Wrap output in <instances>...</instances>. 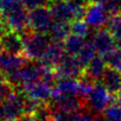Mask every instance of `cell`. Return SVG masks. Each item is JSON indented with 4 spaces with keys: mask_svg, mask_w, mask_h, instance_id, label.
I'll list each match as a JSON object with an SVG mask.
<instances>
[{
    "mask_svg": "<svg viewBox=\"0 0 121 121\" xmlns=\"http://www.w3.org/2000/svg\"><path fill=\"white\" fill-rule=\"evenodd\" d=\"M20 35L23 41V55L31 60H40L52 41L51 36L48 33L36 32L30 29Z\"/></svg>",
    "mask_w": 121,
    "mask_h": 121,
    "instance_id": "cell-1",
    "label": "cell"
},
{
    "mask_svg": "<svg viewBox=\"0 0 121 121\" xmlns=\"http://www.w3.org/2000/svg\"><path fill=\"white\" fill-rule=\"evenodd\" d=\"M86 6L73 0L52 1L48 6L55 20H65L72 22L76 19H83L86 12Z\"/></svg>",
    "mask_w": 121,
    "mask_h": 121,
    "instance_id": "cell-2",
    "label": "cell"
},
{
    "mask_svg": "<svg viewBox=\"0 0 121 121\" xmlns=\"http://www.w3.org/2000/svg\"><path fill=\"white\" fill-rule=\"evenodd\" d=\"M114 96L109 92L103 83L96 82L92 92L86 100V108L95 115H100L111 103H113Z\"/></svg>",
    "mask_w": 121,
    "mask_h": 121,
    "instance_id": "cell-3",
    "label": "cell"
},
{
    "mask_svg": "<svg viewBox=\"0 0 121 121\" xmlns=\"http://www.w3.org/2000/svg\"><path fill=\"white\" fill-rule=\"evenodd\" d=\"M59 79H78L81 78L85 67L76 56L67 54L55 68Z\"/></svg>",
    "mask_w": 121,
    "mask_h": 121,
    "instance_id": "cell-4",
    "label": "cell"
},
{
    "mask_svg": "<svg viewBox=\"0 0 121 121\" xmlns=\"http://www.w3.org/2000/svg\"><path fill=\"white\" fill-rule=\"evenodd\" d=\"M54 21L50 7H39L29 10L28 27L32 31L48 33Z\"/></svg>",
    "mask_w": 121,
    "mask_h": 121,
    "instance_id": "cell-5",
    "label": "cell"
},
{
    "mask_svg": "<svg viewBox=\"0 0 121 121\" xmlns=\"http://www.w3.org/2000/svg\"><path fill=\"white\" fill-rule=\"evenodd\" d=\"M111 15L106 9L103 2H89L86 6L84 19L90 27L94 29L102 28L107 25Z\"/></svg>",
    "mask_w": 121,
    "mask_h": 121,
    "instance_id": "cell-6",
    "label": "cell"
},
{
    "mask_svg": "<svg viewBox=\"0 0 121 121\" xmlns=\"http://www.w3.org/2000/svg\"><path fill=\"white\" fill-rule=\"evenodd\" d=\"M52 86L43 81H36L31 84L22 85L17 88V91L21 92L28 99L35 100L40 103H48L52 99Z\"/></svg>",
    "mask_w": 121,
    "mask_h": 121,
    "instance_id": "cell-7",
    "label": "cell"
},
{
    "mask_svg": "<svg viewBox=\"0 0 121 121\" xmlns=\"http://www.w3.org/2000/svg\"><path fill=\"white\" fill-rule=\"evenodd\" d=\"M28 9L25 8V6H21L9 11L5 14H3L6 28L8 30L16 32H23L25 30L29 29L28 27Z\"/></svg>",
    "mask_w": 121,
    "mask_h": 121,
    "instance_id": "cell-8",
    "label": "cell"
},
{
    "mask_svg": "<svg viewBox=\"0 0 121 121\" xmlns=\"http://www.w3.org/2000/svg\"><path fill=\"white\" fill-rule=\"evenodd\" d=\"M2 104L4 108L5 121L18 120L25 113V96L17 90L11 94L4 102H2Z\"/></svg>",
    "mask_w": 121,
    "mask_h": 121,
    "instance_id": "cell-9",
    "label": "cell"
},
{
    "mask_svg": "<svg viewBox=\"0 0 121 121\" xmlns=\"http://www.w3.org/2000/svg\"><path fill=\"white\" fill-rule=\"evenodd\" d=\"M115 40L116 39L111 35V32L108 30V28H99L96 31H94L92 35V43L94 47H95L98 54L103 58L116 48Z\"/></svg>",
    "mask_w": 121,
    "mask_h": 121,
    "instance_id": "cell-10",
    "label": "cell"
},
{
    "mask_svg": "<svg viewBox=\"0 0 121 121\" xmlns=\"http://www.w3.org/2000/svg\"><path fill=\"white\" fill-rule=\"evenodd\" d=\"M29 60L26 56L22 55H15L11 52L0 50V71L6 75H9L13 72L21 69Z\"/></svg>",
    "mask_w": 121,
    "mask_h": 121,
    "instance_id": "cell-11",
    "label": "cell"
},
{
    "mask_svg": "<svg viewBox=\"0 0 121 121\" xmlns=\"http://www.w3.org/2000/svg\"><path fill=\"white\" fill-rule=\"evenodd\" d=\"M79 96V81L76 79H59L52 87V99Z\"/></svg>",
    "mask_w": 121,
    "mask_h": 121,
    "instance_id": "cell-12",
    "label": "cell"
},
{
    "mask_svg": "<svg viewBox=\"0 0 121 121\" xmlns=\"http://www.w3.org/2000/svg\"><path fill=\"white\" fill-rule=\"evenodd\" d=\"M0 47L3 51L15 55L23 54V41L19 32L6 30L0 36Z\"/></svg>",
    "mask_w": 121,
    "mask_h": 121,
    "instance_id": "cell-13",
    "label": "cell"
},
{
    "mask_svg": "<svg viewBox=\"0 0 121 121\" xmlns=\"http://www.w3.org/2000/svg\"><path fill=\"white\" fill-rule=\"evenodd\" d=\"M66 55V50H65V44L64 41H58V40H52L45 51L43 59L40 62L47 65L48 67L56 68L58 64L62 60V59Z\"/></svg>",
    "mask_w": 121,
    "mask_h": 121,
    "instance_id": "cell-14",
    "label": "cell"
},
{
    "mask_svg": "<svg viewBox=\"0 0 121 121\" xmlns=\"http://www.w3.org/2000/svg\"><path fill=\"white\" fill-rule=\"evenodd\" d=\"M106 69H107V63L105 59L103 56H95L85 67L84 75L94 82H99L103 78Z\"/></svg>",
    "mask_w": 121,
    "mask_h": 121,
    "instance_id": "cell-15",
    "label": "cell"
},
{
    "mask_svg": "<svg viewBox=\"0 0 121 121\" xmlns=\"http://www.w3.org/2000/svg\"><path fill=\"white\" fill-rule=\"evenodd\" d=\"M101 81L112 95H116L121 90V73L115 69L107 68Z\"/></svg>",
    "mask_w": 121,
    "mask_h": 121,
    "instance_id": "cell-16",
    "label": "cell"
},
{
    "mask_svg": "<svg viewBox=\"0 0 121 121\" xmlns=\"http://www.w3.org/2000/svg\"><path fill=\"white\" fill-rule=\"evenodd\" d=\"M71 33V22L65 20H55L48 31L51 39L58 41H65Z\"/></svg>",
    "mask_w": 121,
    "mask_h": 121,
    "instance_id": "cell-17",
    "label": "cell"
},
{
    "mask_svg": "<svg viewBox=\"0 0 121 121\" xmlns=\"http://www.w3.org/2000/svg\"><path fill=\"white\" fill-rule=\"evenodd\" d=\"M96 52L97 51L92 41H85V43L83 44V47L81 48V50L79 51L76 56L82 63V65L86 67L96 56Z\"/></svg>",
    "mask_w": 121,
    "mask_h": 121,
    "instance_id": "cell-18",
    "label": "cell"
},
{
    "mask_svg": "<svg viewBox=\"0 0 121 121\" xmlns=\"http://www.w3.org/2000/svg\"><path fill=\"white\" fill-rule=\"evenodd\" d=\"M84 43H85L84 37L73 35V33L70 35L66 39V40L64 41L66 52L69 55H73V56H77V54L81 50V48L83 47Z\"/></svg>",
    "mask_w": 121,
    "mask_h": 121,
    "instance_id": "cell-19",
    "label": "cell"
},
{
    "mask_svg": "<svg viewBox=\"0 0 121 121\" xmlns=\"http://www.w3.org/2000/svg\"><path fill=\"white\" fill-rule=\"evenodd\" d=\"M107 28L116 40H121V12L110 17L107 23Z\"/></svg>",
    "mask_w": 121,
    "mask_h": 121,
    "instance_id": "cell-20",
    "label": "cell"
},
{
    "mask_svg": "<svg viewBox=\"0 0 121 121\" xmlns=\"http://www.w3.org/2000/svg\"><path fill=\"white\" fill-rule=\"evenodd\" d=\"M71 29H72V33L76 35H79L81 37H85L88 36L89 32H90V26L89 24L86 22V20L83 19H76L71 22Z\"/></svg>",
    "mask_w": 121,
    "mask_h": 121,
    "instance_id": "cell-21",
    "label": "cell"
},
{
    "mask_svg": "<svg viewBox=\"0 0 121 121\" xmlns=\"http://www.w3.org/2000/svg\"><path fill=\"white\" fill-rule=\"evenodd\" d=\"M104 59L107 63V66L121 73V50L119 48H115L107 56H105Z\"/></svg>",
    "mask_w": 121,
    "mask_h": 121,
    "instance_id": "cell-22",
    "label": "cell"
},
{
    "mask_svg": "<svg viewBox=\"0 0 121 121\" xmlns=\"http://www.w3.org/2000/svg\"><path fill=\"white\" fill-rule=\"evenodd\" d=\"M103 117L106 121H121V106L113 102L103 112Z\"/></svg>",
    "mask_w": 121,
    "mask_h": 121,
    "instance_id": "cell-23",
    "label": "cell"
},
{
    "mask_svg": "<svg viewBox=\"0 0 121 121\" xmlns=\"http://www.w3.org/2000/svg\"><path fill=\"white\" fill-rule=\"evenodd\" d=\"M77 113L51 109V121H75Z\"/></svg>",
    "mask_w": 121,
    "mask_h": 121,
    "instance_id": "cell-24",
    "label": "cell"
},
{
    "mask_svg": "<svg viewBox=\"0 0 121 121\" xmlns=\"http://www.w3.org/2000/svg\"><path fill=\"white\" fill-rule=\"evenodd\" d=\"M16 91V88L8 81L0 84V102H4L11 94Z\"/></svg>",
    "mask_w": 121,
    "mask_h": 121,
    "instance_id": "cell-25",
    "label": "cell"
},
{
    "mask_svg": "<svg viewBox=\"0 0 121 121\" xmlns=\"http://www.w3.org/2000/svg\"><path fill=\"white\" fill-rule=\"evenodd\" d=\"M23 5L28 10H32L39 7H48L52 2V0H22Z\"/></svg>",
    "mask_w": 121,
    "mask_h": 121,
    "instance_id": "cell-26",
    "label": "cell"
},
{
    "mask_svg": "<svg viewBox=\"0 0 121 121\" xmlns=\"http://www.w3.org/2000/svg\"><path fill=\"white\" fill-rule=\"evenodd\" d=\"M96 115L93 114L88 108H84L77 113L75 121H95Z\"/></svg>",
    "mask_w": 121,
    "mask_h": 121,
    "instance_id": "cell-27",
    "label": "cell"
},
{
    "mask_svg": "<svg viewBox=\"0 0 121 121\" xmlns=\"http://www.w3.org/2000/svg\"><path fill=\"white\" fill-rule=\"evenodd\" d=\"M7 30L6 28V25H5V22H4V19H3V16L0 14V36H1L3 33Z\"/></svg>",
    "mask_w": 121,
    "mask_h": 121,
    "instance_id": "cell-28",
    "label": "cell"
},
{
    "mask_svg": "<svg viewBox=\"0 0 121 121\" xmlns=\"http://www.w3.org/2000/svg\"><path fill=\"white\" fill-rule=\"evenodd\" d=\"M113 102L121 106V91L117 93L116 95H114V99H113Z\"/></svg>",
    "mask_w": 121,
    "mask_h": 121,
    "instance_id": "cell-29",
    "label": "cell"
},
{
    "mask_svg": "<svg viewBox=\"0 0 121 121\" xmlns=\"http://www.w3.org/2000/svg\"><path fill=\"white\" fill-rule=\"evenodd\" d=\"M0 120L5 121V114H4V108H3L2 102H0Z\"/></svg>",
    "mask_w": 121,
    "mask_h": 121,
    "instance_id": "cell-30",
    "label": "cell"
},
{
    "mask_svg": "<svg viewBox=\"0 0 121 121\" xmlns=\"http://www.w3.org/2000/svg\"><path fill=\"white\" fill-rule=\"evenodd\" d=\"M6 81H7L6 75L0 71V84H1V83H4V82H6Z\"/></svg>",
    "mask_w": 121,
    "mask_h": 121,
    "instance_id": "cell-31",
    "label": "cell"
},
{
    "mask_svg": "<svg viewBox=\"0 0 121 121\" xmlns=\"http://www.w3.org/2000/svg\"><path fill=\"white\" fill-rule=\"evenodd\" d=\"M73 1H76V2L81 3V4H84V5H87L89 3V0H73Z\"/></svg>",
    "mask_w": 121,
    "mask_h": 121,
    "instance_id": "cell-32",
    "label": "cell"
},
{
    "mask_svg": "<svg viewBox=\"0 0 121 121\" xmlns=\"http://www.w3.org/2000/svg\"><path fill=\"white\" fill-rule=\"evenodd\" d=\"M95 121H106V120L104 119V117H103V116L96 115V117H95Z\"/></svg>",
    "mask_w": 121,
    "mask_h": 121,
    "instance_id": "cell-33",
    "label": "cell"
},
{
    "mask_svg": "<svg viewBox=\"0 0 121 121\" xmlns=\"http://www.w3.org/2000/svg\"><path fill=\"white\" fill-rule=\"evenodd\" d=\"M107 0H89V2H105Z\"/></svg>",
    "mask_w": 121,
    "mask_h": 121,
    "instance_id": "cell-34",
    "label": "cell"
},
{
    "mask_svg": "<svg viewBox=\"0 0 121 121\" xmlns=\"http://www.w3.org/2000/svg\"><path fill=\"white\" fill-rule=\"evenodd\" d=\"M118 48H120V50H121V40L119 41V43H118Z\"/></svg>",
    "mask_w": 121,
    "mask_h": 121,
    "instance_id": "cell-35",
    "label": "cell"
},
{
    "mask_svg": "<svg viewBox=\"0 0 121 121\" xmlns=\"http://www.w3.org/2000/svg\"><path fill=\"white\" fill-rule=\"evenodd\" d=\"M52 1H59V0H52Z\"/></svg>",
    "mask_w": 121,
    "mask_h": 121,
    "instance_id": "cell-36",
    "label": "cell"
},
{
    "mask_svg": "<svg viewBox=\"0 0 121 121\" xmlns=\"http://www.w3.org/2000/svg\"><path fill=\"white\" fill-rule=\"evenodd\" d=\"M11 121H17V120H11Z\"/></svg>",
    "mask_w": 121,
    "mask_h": 121,
    "instance_id": "cell-37",
    "label": "cell"
},
{
    "mask_svg": "<svg viewBox=\"0 0 121 121\" xmlns=\"http://www.w3.org/2000/svg\"><path fill=\"white\" fill-rule=\"evenodd\" d=\"M0 50H1V47H0Z\"/></svg>",
    "mask_w": 121,
    "mask_h": 121,
    "instance_id": "cell-38",
    "label": "cell"
},
{
    "mask_svg": "<svg viewBox=\"0 0 121 121\" xmlns=\"http://www.w3.org/2000/svg\"><path fill=\"white\" fill-rule=\"evenodd\" d=\"M120 91H121V90H120ZM120 91H119V92H120Z\"/></svg>",
    "mask_w": 121,
    "mask_h": 121,
    "instance_id": "cell-39",
    "label": "cell"
},
{
    "mask_svg": "<svg viewBox=\"0 0 121 121\" xmlns=\"http://www.w3.org/2000/svg\"><path fill=\"white\" fill-rule=\"evenodd\" d=\"M0 121H2V120H0Z\"/></svg>",
    "mask_w": 121,
    "mask_h": 121,
    "instance_id": "cell-40",
    "label": "cell"
}]
</instances>
